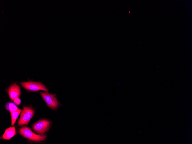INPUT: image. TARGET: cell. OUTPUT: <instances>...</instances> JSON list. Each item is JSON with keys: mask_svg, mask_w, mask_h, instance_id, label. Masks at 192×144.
I'll return each mask as SVG.
<instances>
[{"mask_svg": "<svg viewBox=\"0 0 192 144\" xmlns=\"http://www.w3.org/2000/svg\"><path fill=\"white\" fill-rule=\"evenodd\" d=\"M18 133L25 138L30 141L39 142L45 140L46 135H40L34 133L28 127L23 126L18 129Z\"/></svg>", "mask_w": 192, "mask_h": 144, "instance_id": "1", "label": "cell"}, {"mask_svg": "<svg viewBox=\"0 0 192 144\" xmlns=\"http://www.w3.org/2000/svg\"><path fill=\"white\" fill-rule=\"evenodd\" d=\"M35 112L34 109L32 107L28 106H24L18 122V126L27 125L33 117Z\"/></svg>", "mask_w": 192, "mask_h": 144, "instance_id": "2", "label": "cell"}, {"mask_svg": "<svg viewBox=\"0 0 192 144\" xmlns=\"http://www.w3.org/2000/svg\"><path fill=\"white\" fill-rule=\"evenodd\" d=\"M51 122L45 119H40L32 125L33 130L40 135L44 134L49 129Z\"/></svg>", "mask_w": 192, "mask_h": 144, "instance_id": "3", "label": "cell"}, {"mask_svg": "<svg viewBox=\"0 0 192 144\" xmlns=\"http://www.w3.org/2000/svg\"><path fill=\"white\" fill-rule=\"evenodd\" d=\"M41 97L48 107L53 109H56L59 105L55 95L47 92H40Z\"/></svg>", "mask_w": 192, "mask_h": 144, "instance_id": "4", "label": "cell"}, {"mask_svg": "<svg viewBox=\"0 0 192 144\" xmlns=\"http://www.w3.org/2000/svg\"><path fill=\"white\" fill-rule=\"evenodd\" d=\"M21 84L24 88L30 91H37L42 90L46 92L48 91L45 86L41 82L29 81L22 82Z\"/></svg>", "mask_w": 192, "mask_h": 144, "instance_id": "5", "label": "cell"}, {"mask_svg": "<svg viewBox=\"0 0 192 144\" xmlns=\"http://www.w3.org/2000/svg\"><path fill=\"white\" fill-rule=\"evenodd\" d=\"M8 93L10 99L13 101L15 99L20 96L21 94L20 87L16 83L13 84L9 88Z\"/></svg>", "mask_w": 192, "mask_h": 144, "instance_id": "6", "label": "cell"}, {"mask_svg": "<svg viewBox=\"0 0 192 144\" xmlns=\"http://www.w3.org/2000/svg\"><path fill=\"white\" fill-rule=\"evenodd\" d=\"M16 134L15 126L10 127L6 130L1 138L3 139L9 140Z\"/></svg>", "mask_w": 192, "mask_h": 144, "instance_id": "7", "label": "cell"}, {"mask_svg": "<svg viewBox=\"0 0 192 144\" xmlns=\"http://www.w3.org/2000/svg\"><path fill=\"white\" fill-rule=\"evenodd\" d=\"M5 108L10 113L21 110L18 108L14 103L11 102H8L6 103Z\"/></svg>", "mask_w": 192, "mask_h": 144, "instance_id": "8", "label": "cell"}, {"mask_svg": "<svg viewBox=\"0 0 192 144\" xmlns=\"http://www.w3.org/2000/svg\"><path fill=\"white\" fill-rule=\"evenodd\" d=\"M22 110H21L11 112V126H13L18 117L22 111Z\"/></svg>", "mask_w": 192, "mask_h": 144, "instance_id": "9", "label": "cell"}, {"mask_svg": "<svg viewBox=\"0 0 192 144\" xmlns=\"http://www.w3.org/2000/svg\"><path fill=\"white\" fill-rule=\"evenodd\" d=\"M14 103L16 104L19 105L21 103V101L19 97L13 100Z\"/></svg>", "mask_w": 192, "mask_h": 144, "instance_id": "10", "label": "cell"}]
</instances>
